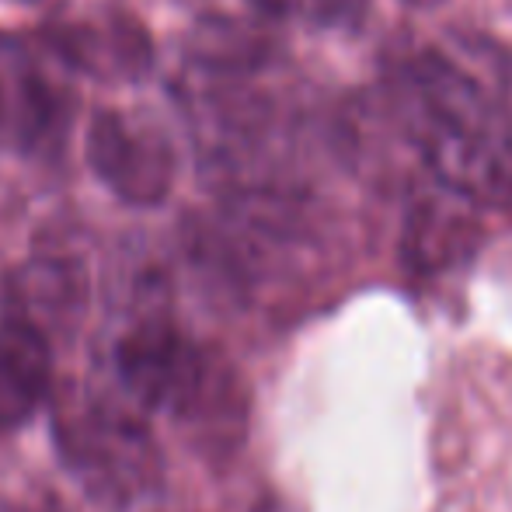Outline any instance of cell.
I'll list each match as a JSON object with an SVG mask.
<instances>
[{
  "mask_svg": "<svg viewBox=\"0 0 512 512\" xmlns=\"http://www.w3.org/2000/svg\"><path fill=\"white\" fill-rule=\"evenodd\" d=\"M478 223L450 203H418L401 237V262L415 276H439L478 248Z\"/></svg>",
  "mask_w": 512,
  "mask_h": 512,
  "instance_id": "cell-9",
  "label": "cell"
},
{
  "mask_svg": "<svg viewBox=\"0 0 512 512\" xmlns=\"http://www.w3.org/2000/svg\"><path fill=\"white\" fill-rule=\"evenodd\" d=\"M70 95L32 60L0 42V143L18 154H53L70 129Z\"/></svg>",
  "mask_w": 512,
  "mask_h": 512,
  "instance_id": "cell-5",
  "label": "cell"
},
{
  "mask_svg": "<svg viewBox=\"0 0 512 512\" xmlns=\"http://www.w3.org/2000/svg\"><path fill=\"white\" fill-rule=\"evenodd\" d=\"M0 307L7 317H21L49 338L70 335L88 307V276L74 258L39 255L4 279Z\"/></svg>",
  "mask_w": 512,
  "mask_h": 512,
  "instance_id": "cell-7",
  "label": "cell"
},
{
  "mask_svg": "<svg viewBox=\"0 0 512 512\" xmlns=\"http://www.w3.org/2000/svg\"><path fill=\"white\" fill-rule=\"evenodd\" d=\"M206 345L175 324L164 300L136 307L129 324L112 345V373L119 394L143 411H168L178 405L189 380L196 377Z\"/></svg>",
  "mask_w": 512,
  "mask_h": 512,
  "instance_id": "cell-3",
  "label": "cell"
},
{
  "mask_svg": "<svg viewBox=\"0 0 512 512\" xmlns=\"http://www.w3.org/2000/svg\"><path fill=\"white\" fill-rule=\"evenodd\" d=\"M262 14L283 21H300L314 28H345L363 18L370 0H251Z\"/></svg>",
  "mask_w": 512,
  "mask_h": 512,
  "instance_id": "cell-10",
  "label": "cell"
},
{
  "mask_svg": "<svg viewBox=\"0 0 512 512\" xmlns=\"http://www.w3.org/2000/svg\"><path fill=\"white\" fill-rule=\"evenodd\" d=\"M42 42L60 63L102 84H136L154 70V39L147 25L115 4L53 21Z\"/></svg>",
  "mask_w": 512,
  "mask_h": 512,
  "instance_id": "cell-4",
  "label": "cell"
},
{
  "mask_svg": "<svg viewBox=\"0 0 512 512\" xmlns=\"http://www.w3.org/2000/svg\"><path fill=\"white\" fill-rule=\"evenodd\" d=\"M411 7H432V4H439V0H408Z\"/></svg>",
  "mask_w": 512,
  "mask_h": 512,
  "instance_id": "cell-11",
  "label": "cell"
},
{
  "mask_svg": "<svg viewBox=\"0 0 512 512\" xmlns=\"http://www.w3.org/2000/svg\"><path fill=\"white\" fill-rule=\"evenodd\" d=\"M84 154L98 182L129 206H161L175 189V140L147 108H98Z\"/></svg>",
  "mask_w": 512,
  "mask_h": 512,
  "instance_id": "cell-2",
  "label": "cell"
},
{
  "mask_svg": "<svg viewBox=\"0 0 512 512\" xmlns=\"http://www.w3.org/2000/svg\"><path fill=\"white\" fill-rule=\"evenodd\" d=\"M178 425L189 432L199 453L209 460H223L244 443L248 432V387L237 366L209 345L196 380L171 411Z\"/></svg>",
  "mask_w": 512,
  "mask_h": 512,
  "instance_id": "cell-6",
  "label": "cell"
},
{
  "mask_svg": "<svg viewBox=\"0 0 512 512\" xmlns=\"http://www.w3.org/2000/svg\"><path fill=\"white\" fill-rule=\"evenodd\" d=\"M143 415L129 398L77 387L56 405L53 432L63 467L102 506L126 509L161 485V450Z\"/></svg>",
  "mask_w": 512,
  "mask_h": 512,
  "instance_id": "cell-1",
  "label": "cell"
},
{
  "mask_svg": "<svg viewBox=\"0 0 512 512\" xmlns=\"http://www.w3.org/2000/svg\"><path fill=\"white\" fill-rule=\"evenodd\" d=\"M53 391V338L21 317H0V439L28 422Z\"/></svg>",
  "mask_w": 512,
  "mask_h": 512,
  "instance_id": "cell-8",
  "label": "cell"
}]
</instances>
